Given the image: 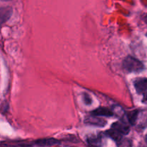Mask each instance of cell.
I'll use <instances>...</instances> for the list:
<instances>
[{
	"label": "cell",
	"mask_w": 147,
	"mask_h": 147,
	"mask_svg": "<svg viewBox=\"0 0 147 147\" xmlns=\"http://www.w3.org/2000/svg\"><path fill=\"white\" fill-rule=\"evenodd\" d=\"M105 134H106V136H109V138L113 139V141H115V142L117 143V144L123 139V134H121L120 132L116 131V129H112V128L110 130L107 131L105 133Z\"/></svg>",
	"instance_id": "obj_8"
},
{
	"label": "cell",
	"mask_w": 147,
	"mask_h": 147,
	"mask_svg": "<svg viewBox=\"0 0 147 147\" xmlns=\"http://www.w3.org/2000/svg\"><path fill=\"white\" fill-rule=\"evenodd\" d=\"M144 102H147V93H144V99H143Z\"/></svg>",
	"instance_id": "obj_12"
},
{
	"label": "cell",
	"mask_w": 147,
	"mask_h": 147,
	"mask_svg": "<svg viewBox=\"0 0 147 147\" xmlns=\"http://www.w3.org/2000/svg\"><path fill=\"white\" fill-rule=\"evenodd\" d=\"M1 22L4 24L11 17L12 14V9L9 7H4L1 8Z\"/></svg>",
	"instance_id": "obj_9"
},
{
	"label": "cell",
	"mask_w": 147,
	"mask_h": 147,
	"mask_svg": "<svg viewBox=\"0 0 147 147\" xmlns=\"http://www.w3.org/2000/svg\"><path fill=\"white\" fill-rule=\"evenodd\" d=\"M59 144V141L53 138H47V139H41L37 140L33 145L38 146H52Z\"/></svg>",
	"instance_id": "obj_5"
},
{
	"label": "cell",
	"mask_w": 147,
	"mask_h": 147,
	"mask_svg": "<svg viewBox=\"0 0 147 147\" xmlns=\"http://www.w3.org/2000/svg\"><path fill=\"white\" fill-rule=\"evenodd\" d=\"M134 87L139 94L147 93V78H138L134 82Z\"/></svg>",
	"instance_id": "obj_4"
},
{
	"label": "cell",
	"mask_w": 147,
	"mask_h": 147,
	"mask_svg": "<svg viewBox=\"0 0 147 147\" xmlns=\"http://www.w3.org/2000/svg\"><path fill=\"white\" fill-rule=\"evenodd\" d=\"M112 129H116V131L120 132L123 135H127L130 132V128L129 126L124 123L123 121H117L115 122L112 124Z\"/></svg>",
	"instance_id": "obj_6"
},
{
	"label": "cell",
	"mask_w": 147,
	"mask_h": 147,
	"mask_svg": "<svg viewBox=\"0 0 147 147\" xmlns=\"http://www.w3.org/2000/svg\"><path fill=\"white\" fill-rule=\"evenodd\" d=\"M129 121L137 129L147 128V109H136L127 114Z\"/></svg>",
	"instance_id": "obj_1"
},
{
	"label": "cell",
	"mask_w": 147,
	"mask_h": 147,
	"mask_svg": "<svg viewBox=\"0 0 147 147\" xmlns=\"http://www.w3.org/2000/svg\"><path fill=\"white\" fill-rule=\"evenodd\" d=\"M91 114L98 116H103V117H112V116H115L113 111H111L107 108L103 107L96 109L91 112Z\"/></svg>",
	"instance_id": "obj_7"
},
{
	"label": "cell",
	"mask_w": 147,
	"mask_h": 147,
	"mask_svg": "<svg viewBox=\"0 0 147 147\" xmlns=\"http://www.w3.org/2000/svg\"><path fill=\"white\" fill-rule=\"evenodd\" d=\"M1 1H11V0H1Z\"/></svg>",
	"instance_id": "obj_13"
},
{
	"label": "cell",
	"mask_w": 147,
	"mask_h": 147,
	"mask_svg": "<svg viewBox=\"0 0 147 147\" xmlns=\"http://www.w3.org/2000/svg\"><path fill=\"white\" fill-rule=\"evenodd\" d=\"M117 145L118 146H131V143L130 141L128 140V139H123L119 144H118Z\"/></svg>",
	"instance_id": "obj_11"
},
{
	"label": "cell",
	"mask_w": 147,
	"mask_h": 147,
	"mask_svg": "<svg viewBox=\"0 0 147 147\" xmlns=\"http://www.w3.org/2000/svg\"><path fill=\"white\" fill-rule=\"evenodd\" d=\"M87 142L90 146H103V137L101 136H91V137L88 138Z\"/></svg>",
	"instance_id": "obj_10"
},
{
	"label": "cell",
	"mask_w": 147,
	"mask_h": 147,
	"mask_svg": "<svg viewBox=\"0 0 147 147\" xmlns=\"http://www.w3.org/2000/svg\"><path fill=\"white\" fill-rule=\"evenodd\" d=\"M123 67L128 73H140L144 70L143 63L135 57L128 56L123 62Z\"/></svg>",
	"instance_id": "obj_2"
},
{
	"label": "cell",
	"mask_w": 147,
	"mask_h": 147,
	"mask_svg": "<svg viewBox=\"0 0 147 147\" xmlns=\"http://www.w3.org/2000/svg\"><path fill=\"white\" fill-rule=\"evenodd\" d=\"M85 123L88 125H91V126H98V127H104L107 124V121L100 118V116L91 114L85 119Z\"/></svg>",
	"instance_id": "obj_3"
},
{
	"label": "cell",
	"mask_w": 147,
	"mask_h": 147,
	"mask_svg": "<svg viewBox=\"0 0 147 147\" xmlns=\"http://www.w3.org/2000/svg\"><path fill=\"white\" fill-rule=\"evenodd\" d=\"M146 143H147V135H146Z\"/></svg>",
	"instance_id": "obj_14"
}]
</instances>
